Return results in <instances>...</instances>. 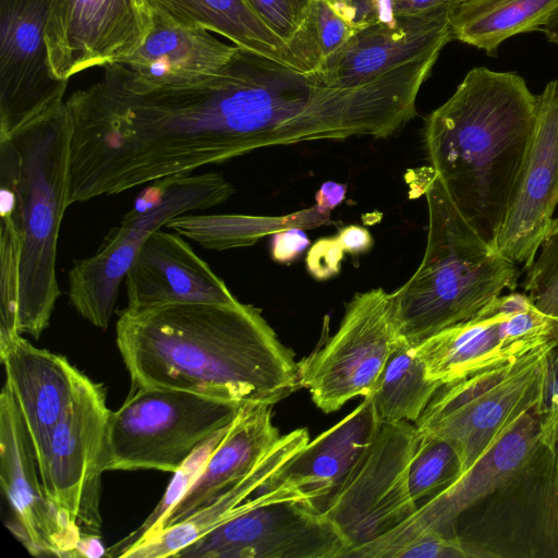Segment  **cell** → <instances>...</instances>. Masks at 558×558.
I'll list each match as a JSON object with an SVG mask.
<instances>
[{
	"label": "cell",
	"instance_id": "6da1fadb",
	"mask_svg": "<svg viewBox=\"0 0 558 558\" xmlns=\"http://www.w3.org/2000/svg\"><path fill=\"white\" fill-rule=\"evenodd\" d=\"M116 330L132 388L271 405L300 388L293 352L258 308L240 301L126 307Z\"/></svg>",
	"mask_w": 558,
	"mask_h": 558
},
{
	"label": "cell",
	"instance_id": "7a4b0ae2",
	"mask_svg": "<svg viewBox=\"0 0 558 558\" xmlns=\"http://www.w3.org/2000/svg\"><path fill=\"white\" fill-rule=\"evenodd\" d=\"M536 95L514 72L470 70L427 118L430 168L464 218L495 240L530 147Z\"/></svg>",
	"mask_w": 558,
	"mask_h": 558
},
{
	"label": "cell",
	"instance_id": "3957f363",
	"mask_svg": "<svg viewBox=\"0 0 558 558\" xmlns=\"http://www.w3.org/2000/svg\"><path fill=\"white\" fill-rule=\"evenodd\" d=\"M527 411L439 496L469 558H558V417Z\"/></svg>",
	"mask_w": 558,
	"mask_h": 558
},
{
	"label": "cell",
	"instance_id": "277c9868",
	"mask_svg": "<svg viewBox=\"0 0 558 558\" xmlns=\"http://www.w3.org/2000/svg\"><path fill=\"white\" fill-rule=\"evenodd\" d=\"M72 119L66 102L0 138V217L20 255L17 330L38 339L61 294L56 276L59 229L68 205Z\"/></svg>",
	"mask_w": 558,
	"mask_h": 558
},
{
	"label": "cell",
	"instance_id": "5b68a950",
	"mask_svg": "<svg viewBox=\"0 0 558 558\" xmlns=\"http://www.w3.org/2000/svg\"><path fill=\"white\" fill-rule=\"evenodd\" d=\"M424 193L425 253L412 277L391 292L400 335L413 347L471 318L505 290L514 291L521 275L464 218L432 168Z\"/></svg>",
	"mask_w": 558,
	"mask_h": 558
},
{
	"label": "cell",
	"instance_id": "8992f818",
	"mask_svg": "<svg viewBox=\"0 0 558 558\" xmlns=\"http://www.w3.org/2000/svg\"><path fill=\"white\" fill-rule=\"evenodd\" d=\"M556 340L442 384L414 423L417 434L451 444L466 471L512 421L542 403L547 353Z\"/></svg>",
	"mask_w": 558,
	"mask_h": 558
},
{
	"label": "cell",
	"instance_id": "52a82bcc",
	"mask_svg": "<svg viewBox=\"0 0 558 558\" xmlns=\"http://www.w3.org/2000/svg\"><path fill=\"white\" fill-rule=\"evenodd\" d=\"M246 403L174 388H132L110 413L106 471L175 472Z\"/></svg>",
	"mask_w": 558,
	"mask_h": 558
},
{
	"label": "cell",
	"instance_id": "ba28073f",
	"mask_svg": "<svg viewBox=\"0 0 558 558\" xmlns=\"http://www.w3.org/2000/svg\"><path fill=\"white\" fill-rule=\"evenodd\" d=\"M348 544L311 502L257 490L242 510L180 550V558H345Z\"/></svg>",
	"mask_w": 558,
	"mask_h": 558
},
{
	"label": "cell",
	"instance_id": "9c48e42d",
	"mask_svg": "<svg viewBox=\"0 0 558 558\" xmlns=\"http://www.w3.org/2000/svg\"><path fill=\"white\" fill-rule=\"evenodd\" d=\"M400 338L392 293L359 292L345 305L338 331L298 363L300 387L325 413L366 397Z\"/></svg>",
	"mask_w": 558,
	"mask_h": 558
},
{
	"label": "cell",
	"instance_id": "30bf717a",
	"mask_svg": "<svg viewBox=\"0 0 558 558\" xmlns=\"http://www.w3.org/2000/svg\"><path fill=\"white\" fill-rule=\"evenodd\" d=\"M417 438L411 422L381 423L367 452L320 507L348 544L345 558L390 533L416 511L408 475Z\"/></svg>",
	"mask_w": 558,
	"mask_h": 558
},
{
	"label": "cell",
	"instance_id": "8fae6325",
	"mask_svg": "<svg viewBox=\"0 0 558 558\" xmlns=\"http://www.w3.org/2000/svg\"><path fill=\"white\" fill-rule=\"evenodd\" d=\"M110 413L104 386L84 375L38 464L47 497L82 534L100 532Z\"/></svg>",
	"mask_w": 558,
	"mask_h": 558
},
{
	"label": "cell",
	"instance_id": "7c38bea8",
	"mask_svg": "<svg viewBox=\"0 0 558 558\" xmlns=\"http://www.w3.org/2000/svg\"><path fill=\"white\" fill-rule=\"evenodd\" d=\"M558 337V316L541 312L523 292L492 300L471 318L415 347L426 377L446 384L504 364Z\"/></svg>",
	"mask_w": 558,
	"mask_h": 558
},
{
	"label": "cell",
	"instance_id": "4fadbf2b",
	"mask_svg": "<svg viewBox=\"0 0 558 558\" xmlns=\"http://www.w3.org/2000/svg\"><path fill=\"white\" fill-rule=\"evenodd\" d=\"M153 24L150 0H51L45 43L52 74L69 81L132 54Z\"/></svg>",
	"mask_w": 558,
	"mask_h": 558
},
{
	"label": "cell",
	"instance_id": "5bb4252c",
	"mask_svg": "<svg viewBox=\"0 0 558 558\" xmlns=\"http://www.w3.org/2000/svg\"><path fill=\"white\" fill-rule=\"evenodd\" d=\"M51 0H0V138L63 101L69 81L50 69L45 24Z\"/></svg>",
	"mask_w": 558,
	"mask_h": 558
},
{
	"label": "cell",
	"instance_id": "9a60e30c",
	"mask_svg": "<svg viewBox=\"0 0 558 558\" xmlns=\"http://www.w3.org/2000/svg\"><path fill=\"white\" fill-rule=\"evenodd\" d=\"M0 482L14 522L8 527L37 557H75L81 531L49 500L17 402L4 383L0 395Z\"/></svg>",
	"mask_w": 558,
	"mask_h": 558
},
{
	"label": "cell",
	"instance_id": "2e32d148",
	"mask_svg": "<svg viewBox=\"0 0 558 558\" xmlns=\"http://www.w3.org/2000/svg\"><path fill=\"white\" fill-rule=\"evenodd\" d=\"M557 204L558 80H554L536 95L530 147L495 247L526 270L550 227Z\"/></svg>",
	"mask_w": 558,
	"mask_h": 558
},
{
	"label": "cell",
	"instance_id": "e0dca14e",
	"mask_svg": "<svg viewBox=\"0 0 558 558\" xmlns=\"http://www.w3.org/2000/svg\"><path fill=\"white\" fill-rule=\"evenodd\" d=\"M153 24L144 44L124 59L106 65L104 81L130 94H147L204 80L236 51L210 32L184 24L151 3Z\"/></svg>",
	"mask_w": 558,
	"mask_h": 558
},
{
	"label": "cell",
	"instance_id": "ac0fdd59",
	"mask_svg": "<svg viewBox=\"0 0 558 558\" xmlns=\"http://www.w3.org/2000/svg\"><path fill=\"white\" fill-rule=\"evenodd\" d=\"M450 5L392 16L356 31L316 71L327 85L351 88L432 54L453 39Z\"/></svg>",
	"mask_w": 558,
	"mask_h": 558
},
{
	"label": "cell",
	"instance_id": "d6986e66",
	"mask_svg": "<svg viewBox=\"0 0 558 558\" xmlns=\"http://www.w3.org/2000/svg\"><path fill=\"white\" fill-rule=\"evenodd\" d=\"M128 308L172 304H234L238 299L193 248L175 233L153 232L125 277Z\"/></svg>",
	"mask_w": 558,
	"mask_h": 558
},
{
	"label": "cell",
	"instance_id": "ffe728a7",
	"mask_svg": "<svg viewBox=\"0 0 558 558\" xmlns=\"http://www.w3.org/2000/svg\"><path fill=\"white\" fill-rule=\"evenodd\" d=\"M380 425L372 402L364 398L339 423L308 441L257 490L282 488L319 510L367 452Z\"/></svg>",
	"mask_w": 558,
	"mask_h": 558
},
{
	"label": "cell",
	"instance_id": "44dd1931",
	"mask_svg": "<svg viewBox=\"0 0 558 558\" xmlns=\"http://www.w3.org/2000/svg\"><path fill=\"white\" fill-rule=\"evenodd\" d=\"M0 360L39 464L84 374L66 357L34 347L22 335L0 343Z\"/></svg>",
	"mask_w": 558,
	"mask_h": 558
},
{
	"label": "cell",
	"instance_id": "7402d4cb",
	"mask_svg": "<svg viewBox=\"0 0 558 558\" xmlns=\"http://www.w3.org/2000/svg\"><path fill=\"white\" fill-rule=\"evenodd\" d=\"M271 410L267 403L242 407L197 477L167 515L162 529L208 505L259 464L281 437L272 424Z\"/></svg>",
	"mask_w": 558,
	"mask_h": 558
},
{
	"label": "cell",
	"instance_id": "603a6c76",
	"mask_svg": "<svg viewBox=\"0 0 558 558\" xmlns=\"http://www.w3.org/2000/svg\"><path fill=\"white\" fill-rule=\"evenodd\" d=\"M308 441L306 428H298L281 436L248 475L187 518L166 526L136 545L122 558L174 557L210 530L239 513L258 487L287 464Z\"/></svg>",
	"mask_w": 558,
	"mask_h": 558
},
{
	"label": "cell",
	"instance_id": "cb8c5ba5",
	"mask_svg": "<svg viewBox=\"0 0 558 558\" xmlns=\"http://www.w3.org/2000/svg\"><path fill=\"white\" fill-rule=\"evenodd\" d=\"M150 234L119 223L110 229L93 256L74 262L68 277L69 299L95 327L107 329L120 284Z\"/></svg>",
	"mask_w": 558,
	"mask_h": 558
},
{
	"label": "cell",
	"instance_id": "d4e9b609",
	"mask_svg": "<svg viewBox=\"0 0 558 558\" xmlns=\"http://www.w3.org/2000/svg\"><path fill=\"white\" fill-rule=\"evenodd\" d=\"M175 20L216 33L234 46L296 69L290 46L252 10L246 0H150Z\"/></svg>",
	"mask_w": 558,
	"mask_h": 558
},
{
	"label": "cell",
	"instance_id": "484cf974",
	"mask_svg": "<svg viewBox=\"0 0 558 558\" xmlns=\"http://www.w3.org/2000/svg\"><path fill=\"white\" fill-rule=\"evenodd\" d=\"M233 192L232 184L217 172L167 175L140 192L120 223L153 233L175 217L223 203Z\"/></svg>",
	"mask_w": 558,
	"mask_h": 558
},
{
	"label": "cell",
	"instance_id": "4316f807",
	"mask_svg": "<svg viewBox=\"0 0 558 558\" xmlns=\"http://www.w3.org/2000/svg\"><path fill=\"white\" fill-rule=\"evenodd\" d=\"M558 0H458L450 9L453 39L494 54L508 38L541 29Z\"/></svg>",
	"mask_w": 558,
	"mask_h": 558
},
{
	"label": "cell",
	"instance_id": "83f0119b",
	"mask_svg": "<svg viewBox=\"0 0 558 558\" xmlns=\"http://www.w3.org/2000/svg\"><path fill=\"white\" fill-rule=\"evenodd\" d=\"M441 385L426 377L415 347L401 337L364 398L369 399L381 423H415Z\"/></svg>",
	"mask_w": 558,
	"mask_h": 558
},
{
	"label": "cell",
	"instance_id": "f1b7e54d",
	"mask_svg": "<svg viewBox=\"0 0 558 558\" xmlns=\"http://www.w3.org/2000/svg\"><path fill=\"white\" fill-rule=\"evenodd\" d=\"M329 218L316 206L281 217L246 215H182L166 227L209 250H227L254 244L262 236L288 227L312 228Z\"/></svg>",
	"mask_w": 558,
	"mask_h": 558
},
{
	"label": "cell",
	"instance_id": "f546056e",
	"mask_svg": "<svg viewBox=\"0 0 558 558\" xmlns=\"http://www.w3.org/2000/svg\"><path fill=\"white\" fill-rule=\"evenodd\" d=\"M354 33L327 0H315L302 27L289 43L298 70L316 72Z\"/></svg>",
	"mask_w": 558,
	"mask_h": 558
},
{
	"label": "cell",
	"instance_id": "4dcf8cb0",
	"mask_svg": "<svg viewBox=\"0 0 558 558\" xmlns=\"http://www.w3.org/2000/svg\"><path fill=\"white\" fill-rule=\"evenodd\" d=\"M231 424L208 437L185 462L173 472V477L156 508L137 529L108 547L106 557L122 558L126 551L157 534L162 529L167 515L197 477L209 456L225 437Z\"/></svg>",
	"mask_w": 558,
	"mask_h": 558
},
{
	"label": "cell",
	"instance_id": "1f68e13d",
	"mask_svg": "<svg viewBox=\"0 0 558 558\" xmlns=\"http://www.w3.org/2000/svg\"><path fill=\"white\" fill-rule=\"evenodd\" d=\"M409 466V490L418 505L442 492L462 474L459 453L448 441L430 435H418Z\"/></svg>",
	"mask_w": 558,
	"mask_h": 558
},
{
	"label": "cell",
	"instance_id": "d6a6232c",
	"mask_svg": "<svg viewBox=\"0 0 558 558\" xmlns=\"http://www.w3.org/2000/svg\"><path fill=\"white\" fill-rule=\"evenodd\" d=\"M539 250L526 269L523 291L541 312L558 316V217L553 218Z\"/></svg>",
	"mask_w": 558,
	"mask_h": 558
},
{
	"label": "cell",
	"instance_id": "836d02e7",
	"mask_svg": "<svg viewBox=\"0 0 558 558\" xmlns=\"http://www.w3.org/2000/svg\"><path fill=\"white\" fill-rule=\"evenodd\" d=\"M255 14L288 45L302 27L315 0H246Z\"/></svg>",
	"mask_w": 558,
	"mask_h": 558
},
{
	"label": "cell",
	"instance_id": "e575fe53",
	"mask_svg": "<svg viewBox=\"0 0 558 558\" xmlns=\"http://www.w3.org/2000/svg\"><path fill=\"white\" fill-rule=\"evenodd\" d=\"M391 558H469V555L457 538L426 533L399 547Z\"/></svg>",
	"mask_w": 558,
	"mask_h": 558
},
{
	"label": "cell",
	"instance_id": "d590c367",
	"mask_svg": "<svg viewBox=\"0 0 558 558\" xmlns=\"http://www.w3.org/2000/svg\"><path fill=\"white\" fill-rule=\"evenodd\" d=\"M343 253L337 236L318 240L307 253L308 272L318 280L336 276L340 270Z\"/></svg>",
	"mask_w": 558,
	"mask_h": 558
},
{
	"label": "cell",
	"instance_id": "8d00e7d4",
	"mask_svg": "<svg viewBox=\"0 0 558 558\" xmlns=\"http://www.w3.org/2000/svg\"><path fill=\"white\" fill-rule=\"evenodd\" d=\"M356 31L386 20L384 0H327Z\"/></svg>",
	"mask_w": 558,
	"mask_h": 558
},
{
	"label": "cell",
	"instance_id": "74e56055",
	"mask_svg": "<svg viewBox=\"0 0 558 558\" xmlns=\"http://www.w3.org/2000/svg\"><path fill=\"white\" fill-rule=\"evenodd\" d=\"M310 245V239L301 227H288L271 235L270 253L274 260L288 264L296 259Z\"/></svg>",
	"mask_w": 558,
	"mask_h": 558
},
{
	"label": "cell",
	"instance_id": "f35d334b",
	"mask_svg": "<svg viewBox=\"0 0 558 558\" xmlns=\"http://www.w3.org/2000/svg\"><path fill=\"white\" fill-rule=\"evenodd\" d=\"M541 409L545 413L558 416V337L547 353Z\"/></svg>",
	"mask_w": 558,
	"mask_h": 558
},
{
	"label": "cell",
	"instance_id": "ab89813d",
	"mask_svg": "<svg viewBox=\"0 0 558 558\" xmlns=\"http://www.w3.org/2000/svg\"><path fill=\"white\" fill-rule=\"evenodd\" d=\"M458 0H384L386 19L426 12L437 8L452 7Z\"/></svg>",
	"mask_w": 558,
	"mask_h": 558
},
{
	"label": "cell",
	"instance_id": "60d3db41",
	"mask_svg": "<svg viewBox=\"0 0 558 558\" xmlns=\"http://www.w3.org/2000/svg\"><path fill=\"white\" fill-rule=\"evenodd\" d=\"M337 240L344 253L352 255L366 253L373 245L369 231L356 225L342 228L337 234Z\"/></svg>",
	"mask_w": 558,
	"mask_h": 558
},
{
	"label": "cell",
	"instance_id": "b9f144b4",
	"mask_svg": "<svg viewBox=\"0 0 558 558\" xmlns=\"http://www.w3.org/2000/svg\"><path fill=\"white\" fill-rule=\"evenodd\" d=\"M347 185L328 181L322 184L315 195V206L322 211H329L345 198Z\"/></svg>",
	"mask_w": 558,
	"mask_h": 558
},
{
	"label": "cell",
	"instance_id": "7bdbcfd3",
	"mask_svg": "<svg viewBox=\"0 0 558 558\" xmlns=\"http://www.w3.org/2000/svg\"><path fill=\"white\" fill-rule=\"evenodd\" d=\"M99 534H82L76 547L75 557L98 558L106 556Z\"/></svg>",
	"mask_w": 558,
	"mask_h": 558
},
{
	"label": "cell",
	"instance_id": "ee69618b",
	"mask_svg": "<svg viewBox=\"0 0 558 558\" xmlns=\"http://www.w3.org/2000/svg\"><path fill=\"white\" fill-rule=\"evenodd\" d=\"M548 41L558 45V5L542 26Z\"/></svg>",
	"mask_w": 558,
	"mask_h": 558
}]
</instances>
